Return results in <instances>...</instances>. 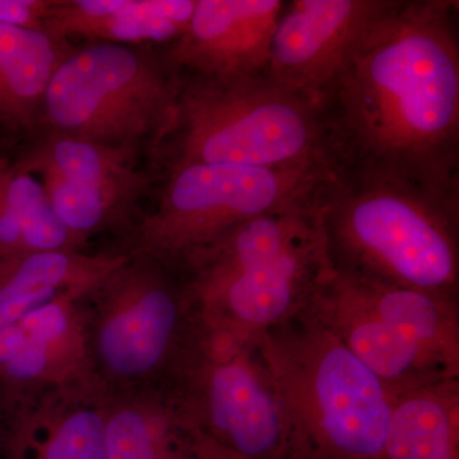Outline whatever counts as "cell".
I'll use <instances>...</instances> for the list:
<instances>
[{
    "label": "cell",
    "mask_w": 459,
    "mask_h": 459,
    "mask_svg": "<svg viewBox=\"0 0 459 459\" xmlns=\"http://www.w3.org/2000/svg\"><path fill=\"white\" fill-rule=\"evenodd\" d=\"M199 453H201L202 459H250L243 457V455H237V453L229 451V449L222 448L204 437H199Z\"/></svg>",
    "instance_id": "obj_23"
},
{
    "label": "cell",
    "mask_w": 459,
    "mask_h": 459,
    "mask_svg": "<svg viewBox=\"0 0 459 459\" xmlns=\"http://www.w3.org/2000/svg\"><path fill=\"white\" fill-rule=\"evenodd\" d=\"M314 105L331 170L459 188L457 0H389Z\"/></svg>",
    "instance_id": "obj_1"
},
{
    "label": "cell",
    "mask_w": 459,
    "mask_h": 459,
    "mask_svg": "<svg viewBox=\"0 0 459 459\" xmlns=\"http://www.w3.org/2000/svg\"><path fill=\"white\" fill-rule=\"evenodd\" d=\"M137 151L48 132L17 165L40 178L56 216L81 243L110 230L133 229L135 204L150 178Z\"/></svg>",
    "instance_id": "obj_11"
},
{
    "label": "cell",
    "mask_w": 459,
    "mask_h": 459,
    "mask_svg": "<svg viewBox=\"0 0 459 459\" xmlns=\"http://www.w3.org/2000/svg\"><path fill=\"white\" fill-rule=\"evenodd\" d=\"M72 48L45 30L0 26V135L41 126L45 92Z\"/></svg>",
    "instance_id": "obj_19"
},
{
    "label": "cell",
    "mask_w": 459,
    "mask_h": 459,
    "mask_svg": "<svg viewBox=\"0 0 459 459\" xmlns=\"http://www.w3.org/2000/svg\"><path fill=\"white\" fill-rule=\"evenodd\" d=\"M273 380L290 459H380L395 395L303 310L256 343Z\"/></svg>",
    "instance_id": "obj_4"
},
{
    "label": "cell",
    "mask_w": 459,
    "mask_h": 459,
    "mask_svg": "<svg viewBox=\"0 0 459 459\" xmlns=\"http://www.w3.org/2000/svg\"><path fill=\"white\" fill-rule=\"evenodd\" d=\"M388 2H285L272 39L265 74L286 90L316 104L350 51L385 11Z\"/></svg>",
    "instance_id": "obj_12"
},
{
    "label": "cell",
    "mask_w": 459,
    "mask_h": 459,
    "mask_svg": "<svg viewBox=\"0 0 459 459\" xmlns=\"http://www.w3.org/2000/svg\"><path fill=\"white\" fill-rule=\"evenodd\" d=\"M328 170L225 164L165 168L155 208L137 220L124 252L175 270L240 223L307 197Z\"/></svg>",
    "instance_id": "obj_9"
},
{
    "label": "cell",
    "mask_w": 459,
    "mask_h": 459,
    "mask_svg": "<svg viewBox=\"0 0 459 459\" xmlns=\"http://www.w3.org/2000/svg\"><path fill=\"white\" fill-rule=\"evenodd\" d=\"M197 0H56L44 30L60 40L169 47L190 22Z\"/></svg>",
    "instance_id": "obj_17"
},
{
    "label": "cell",
    "mask_w": 459,
    "mask_h": 459,
    "mask_svg": "<svg viewBox=\"0 0 459 459\" xmlns=\"http://www.w3.org/2000/svg\"><path fill=\"white\" fill-rule=\"evenodd\" d=\"M84 299H59L14 325L16 346L0 368L9 409L45 392L98 382L91 367Z\"/></svg>",
    "instance_id": "obj_14"
},
{
    "label": "cell",
    "mask_w": 459,
    "mask_h": 459,
    "mask_svg": "<svg viewBox=\"0 0 459 459\" xmlns=\"http://www.w3.org/2000/svg\"><path fill=\"white\" fill-rule=\"evenodd\" d=\"M380 459H459V377L395 397Z\"/></svg>",
    "instance_id": "obj_20"
},
{
    "label": "cell",
    "mask_w": 459,
    "mask_h": 459,
    "mask_svg": "<svg viewBox=\"0 0 459 459\" xmlns=\"http://www.w3.org/2000/svg\"><path fill=\"white\" fill-rule=\"evenodd\" d=\"M126 252H59L0 258V329L63 298H87L126 261Z\"/></svg>",
    "instance_id": "obj_16"
},
{
    "label": "cell",
    "mask_w": 459,
    "mask_h": 459,
    "mask_svg": "<svg viewBox=\"0 0 459 459\" xmlns=\"http://www.w3.org/2000/svg\"><path fill=\"white\" fill-rule=\"evenodd\" d=\"M314 201L333 273L459 298V188L329 169Z\"/></svg>",
    "instance_id": "obj_2"
},
{
    "label": "cell",
    "mask_w": 459,
    "mask_h": 459,
    "mask_svg": "<svg viewBox=\"0 0 459 459\" xmlns=\"http://www.w3.org/2000/svg\"><path fill=\"white\" fill-rule=\"evenodd\" d=\"M165 388L199 437L250 459H290L279 395L256 344L202 327Z\"/></svg>",
    "instance_id": "obj_10"
},
{
    "label": "cell",
    "mask_w": 459,
    "mask_h": 459,
    "mask_svg": "<svg viewBox=\"0 0 459 459\" xmlns=\"http://www.w3.org/2000/svg\"><path fill=\"white\" fill-rule=\"evenodd\" d=\"M180 77L161 51L92 42L72 49L45 92L41 126L50 133L137 151L159 140Z\"/></svg>",
    "instance_id": "obj_8"
},
{
    "label": "cell",
    "mask_w": 459,
    "mask_h": 459,
    "mask_svg": "<svg viewBox=\"0 0 459 459\" xmlns=\"http://www.w3.org/2000/svg\"><path fill=\"white\" fill-rule=\"evenodd\" d=\"M5 164H7V161H5V160H3L2 157H0V172H2L3 168H4Z\"/></svg>",
    "instance_id": "obj_24"
},
{
    "label": "cell",
    "mask_w": 459,
    "mask_h": 459,
    "mask_svg": "<svg viewBox=\"0 0 459 459\" xmlns=\"http://www.w3.org/2000/svg\"><path fill=\"white\" fill-rule=\"evenodd\" d=\"M56 0H0V26L44 30Z\"/></svg>",
    "instance_id": "obj_22"
},
{
    "label": "cell",
    "mask_w": 459,
    "mask_h": 459,
    "mask_svg": "<svg viewBox=\"0 0 459 459\" xmlns=\"http://www.w3.org/2000/svg\"><path fill=\"white\" fill-rule=\"evenodd\" d=\"M108 395L89 382L21 402L0 431V459H105Z\"/></svg>",
    "instance_id": "obj_15"
},
{
    "label": "cell",
    "mask_w": 459,
    "mask_h": 459,
    "mask_svg": "<svg viewBox=\"0 0 459 459\" xmlns=\"http://www.w3.org/2000/svg\"><path fill=\"white\" fill-rule=\"evenodd\" d=\"M285 0H197L188 27L161 50L181 77L264 74Z\"/></svg>",
    "instance_id": "obj_13"
},
{
    "label": "cell",
    "mask_w": 459,
    "mask_h": 459,
    "mask_svg": "<svg viewBox=\"0 0 459 459\" xmlns=\"http://www.w3.org/2000/svg\"><path fill=\"white\" fill-rule=\"evenodd\" d=\"M84 316L93 376L108 394L168 385L202 331L179 272L129 253L84 299Z\"/></svg>",
    "instance_id": "obj_7"
},
{
    "label": "cell",
    "mask_w": 459,
    "mask_h": 459,
    "mask_svg": "<svg viewBox=\"0 0 459 459\" xmlns=\"http://www.w3.org/2000/svg\"><path fill=\"white\" fill-rule=\"evenodd\" d=\"M397 397L459 377V298L329 272L305 307Z\"/></svg>",
    "instance_id": "obj_6"
},
{
    "label": "cell",
    "mask_w": 459,
    "mask_h": 459,
    "mask_svg": "<svg viewBox=\"0 0 459 459\" xmlns=\"http://www.w3.org/2000/svg\"><path fill=\"white\" fill-rule=\"evenodd\" d=\"M179 77L170 117L151 150L161 169L184 164L329 169L310 100L267 74L228 80Z\"/></svg>",
    "instance_id": "obj_5"
},
{
    "label": "cell",
    "mask_w": 459,
    "mask_h": 459,
    "mask_svg": "<svg viewBox=\"0 0 459 459\" xmlns=\"http://www.w3.org/2000/svg\"><path fill=\"white\" fill-rule=\"evenodd\" d=\"M105 459H202L198 434L165 386L111 392Z\"/></svg>",
    "instance_id": "obj_18"
},
{
    "label": "cell",
    "mask_w": 459,
    "mask_h": 459,
    "mask_svg": "<svg viewBox=\"0 0 459 459\" xmlns=\"http://www.w3.org/2000/svg\"><path fill=\"white\" fill-rule=\"evenodd\" d=\"M83 246L56 216L41 181L7 162L0 172V258Z\"/></svg>",
    "instance_id": "obj_21"
},
{
    "label": "cell",
    "mask_w": 459,
    "mask_h": 459,
    "mask_svg": "<svg viewBox=\"0 0 459 459\" xmlns=\"http://www.w3.org/2000/svg\"><path fill=\"white\" fill-rule=\"evenodd\" d=\"M314 192L240 223L178 265L205 331L255 346L307 307L331 272Z\"/></svg>",
    "instance_id": "obj_3"
}]
</instances>
